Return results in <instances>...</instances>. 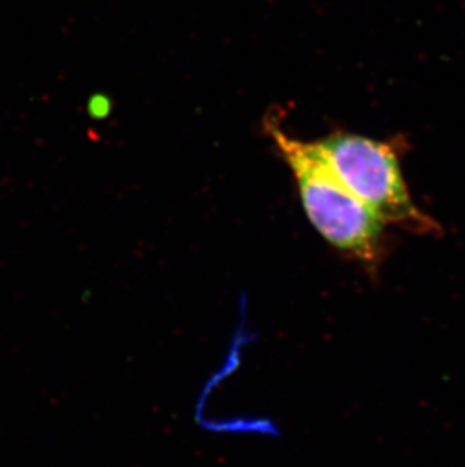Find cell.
<instances>
[{
  "label": "cell",
  "instance_id": "cell-2",
  "mask_svg": "<svg viewBox=\"0 0 465 467\" xmlns=\"http://www.w3.org/2000/svg\"><path fill=\"white\" fill-rule=\"evenodd\" d=\"M340 181L384 224L416 234H439V225L414 204L390 142L336 132L315 142Z\"/></svg>",
  "mask_w": 465,
  "mask_h": 467
},
{
  "label": "cell",
  "instance_id": "cell-3",
  "mask_svg": "<svg viewBox=\"0 0 465 467\" xmlns=\"http://www.w3.org/2000/svg\"><path fill=\"white\" fill-rule=\"evenodd\" d=\"M108 102H106L105 99L101 98H94L91 99V102H89V114L98 119V117H103V115L108 112Z\"/></svg>",
  "mask_w": 465,
  "mask_h": 467
},
{
  "label": "cell",
  "instance_id": "cell-1",
  "mask_svg": "<svg viewBox=\"0 0 465 467\" xmlns=\"http://www.w3.org/2000/svg\"><path fill=\"white\" fill-rule=\"evenodd\" d=\"M264 129L294 172L308 220L334 248L369 269L384 254V223L349 188L315 142L290 137L278 117L269 115Z\"/></svg>",
  "mask_w": 465,
  "mask_h": 467
}]
</instances>
